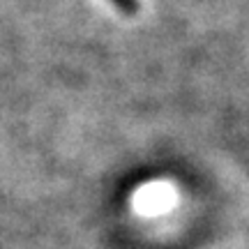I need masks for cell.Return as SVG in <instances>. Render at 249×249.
Masks as SVG:
<instances>
[{
	"mask_svg": "<svg viewBox=\"0 0 249 249\" xmlns=\"http://www.w3.org/2000/svg\"><path fill=\"white\" fill-rule=\"evenodd\" d=\"M111 2H113L123 14H127V17H134V14L139 12V0H111Z\"/></svg>",
	"mask_w": 249,
	"mask_h": 249,
	"instance_id": "obj_1",
	"label": "cell"
}]
</instances>
